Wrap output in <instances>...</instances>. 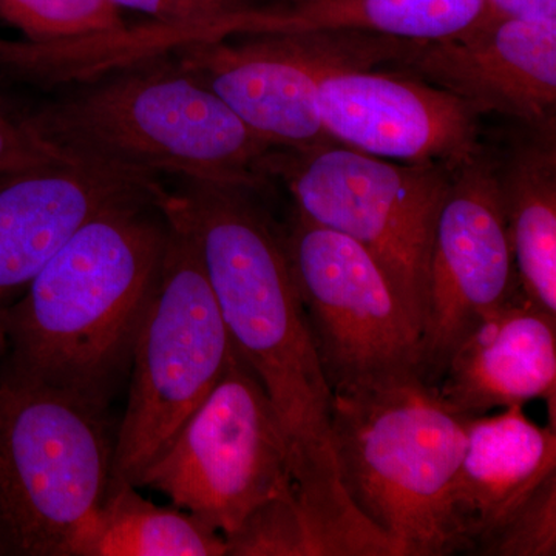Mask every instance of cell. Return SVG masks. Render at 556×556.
I'll list each match as a JSON object with an SVG mask.
<instances>
[{"instance_id": "1", "label": "cell", "mask_w": 556, "mask_h": 556, "mask_svg": "<svg viewBox=\"0 0 556 556\" xmlns=\"http://www.w3.org/2000/svg\"><path fill=\"white\" fill-rule=\"evenodd\" d=\"M167 193L105 207L58 249L2 318V375L109 408L159 277Z\"/></svg>"}, {"instance_id": "2", "label": "cell", "mask_w": 556, "mask_h": 556, "mask_svg": "<svg viewBox=\"0 0 556 556\" xmlns=\"http://www.w3.org/2000/svg\"><path fill=\"white\" fill-rule=\"evenodd\" d=\"M206 274L237 353L265 388L287 438L291 490L316 556H394L351 504L332 445V390L283 244L243 233L218 244Z\"/></svg>"}, {"instance_id": "3", "label": "cell", "mask_w": 556, "mask_h": 556, "mask_svg": "<svg viewBox=\"0 0 556 556\" xmlns=\"http://www.w3.org/2000/svg\"><path fill=\"white\" fill-rule=\"evenodd\" d=\"M39 137L72 159L260 190L273 150L174 51L142 54L31 109Z\"/></svg>"}, {"instance_id": "4", "label": "cell", "mask_w": 556, "mask_h": 556, "mask_svg": "<svg viewBox=\"0 0 556 556\" xmlns=\"http://www.w3.org/2000/svg\"><path fill=\"white\" fill-rule=\"evenodd\" d=\"M467 419L419 371L332 393L340 482L394 556L459 551L453 489Z\"/></svg>"}, {"instance_id": "5", "label": "cell", "mask_w": 556, "mask_h": 556, "mask_svg": "<svg viewBox=\"0 0 556 556\" xmlns=\"http://www.w3.org/2000/svg\"><path fill=\"white\" fill-rule=\"evenodd\" d=\"M108 408L0 372V551L72 556L108 495Z\"/></svg>"}, {"instance_id": "6", "label": "cell", "mask_w": 556, "mask_h": 556, "mask_svg": "<svg viewBox=\"0 0 556 556\" xmlns=\"http://www.w3.org/2000/svg\"><path fill=\"white\" fill-rule=\"evenodd\" d=\"M159 277L139 324L129 399L113 447L110 486L137 485L222 378L233 353L192 233L172 192Z\"/></svg>"}, {"instance_id": "7", "label": "cell", "mask_w": 556, "mask_h": 556, "mask_svg": "<svg viewBox=\"0 0 556 556\" xmlns=\"http://www.w3.org/2000/svg\"><path fill=\"white\" fill-rule=\"evenodd\" d=\"M263 170L287 185L300 215L367 249L422 331L434 223L455 169L396 163L332 142L273 149Z\"/></svg>"}, {"instance_id": "8", "label": "cell", "mask_w": 556, "mask_h": 556, "mask_svg": "<svg viewBox=\"0 0 556 556\" xmlns=\"http://www.w3.org/2000/svg\"><path fill=\"white\" fill-rule=\"evenodd\" d=\"M412 40L376 33L325 30L244 33L172 49L208 89L273 149L332 144L321 127L318 87L346 70L391 65Z\"/></svg>"}, {"instance_id": "9", "label": "cell", "mask_w": 556, "mask_h": 556, "mask_svg": "<svg viewBox=\"0 0 556 556\" xmlns=\"http://www.w3.org/2000/svg\"><path fill=\"white\" fill-rule=\"evenodd\" d=\"M135 486L169 497L225 538L260 504L292 492L283 428L236 346L211 393Z\"/></svg>"}, {"instance_id": "10", "label": "cell", "mask_w": 556, "mask_h": 556, "mask_svg": "<svg viewBox=\"0 0 556 556\" xmlns=\"http://www.w3.org/2000/svg\"><path fill=\"white\" fill-rule=\"evenodd\" d=\"M281 237L332 393L420 372L419 324L367 249L299 212Z\"/></svg>"}, {"instance_id": "11", "label": "cell", "mask_w": 556, "mask_h": 556, "mask_svg": "<svg viewBox=\"0 0 556 556\" xmlns=\"http://www.w3.org/2000/svg\"><path fill=\"white\" fill-rule=\"evenodd\" d=\"M521 291L497 167L485 156L453 170L428 260L420 375L434 386L457 345Z\"/></svg>"}, {"instance_id": "12", "label": "cell", "mask_w": 556, "mask_h": 556, "mask_svg": "<svg viewBox=\"0 0 556 556\" xmlns=\"http://www.w3.org/2000/svg\"><path fill=\"white\" fill-rule=\"evenodd\" d=\"M318 116L336 144L404 164L457 169L481 155L479 113L396 70H346L318 87Z\"/></svg>"}, {"instance_id": "13", "label": "cell", "mask_w": 556, "mask_h": 556, "mask_svg": "<svg viewBox=\"0 0 556 556\" xmlns=\"http://www.w3.org/2000/svg\"><path fill=\"white\" fill-rule=\"evenodd\" d=\"M388 67L455 94L479 115L555 130L556 20L495 14L456 38L415 42Z\"/></svg>"}, {"instance_id": "14", "label": "cell", "mask_w": 556, "mask_h": 556, "mask_svg": "<svg viewBox=\"0 0 556 556\" xmlns=\"http://www.w3.org/2000/svg\"><path fill=\"white\" fill-rule=\"evenodd\" d=\"M164 190L159 177L76 159L0 170V325L87 219L121 201Z\"/></svg>"}, {"instance_id": "15", "label": "cell", "mask_w": 556, "mask_h": 556, "mask_svg": "<svg viewBox=\"0 0 556 556\" xmlns=\"http://www.w3.org/2000/svg\"><path fill=\"white\" fill-rule=\"evenodd\" d=\"M433 387L448 408L468 417L540 399L555 426L556 316L519 291L457 345Z\"/></svg>"}, {"instance_id": "16", "label": "cell", "mask_w": 556, "mask_h": 556, "mask_svg": "<svg viewBox=\"0 0 556 556\" xmlns=\"http://www.w3.org/2000/svg\"><path fill=\"white\" fill-rule=\"evenodd\" d=\"M556 471V428L511 405L468 417L466 447L453 489L459 551H473L508 511Z\"/></svg>"}, {"instance_id": "17", "label": "cell", "mask_w": 556, "mask_h": 556, "mask_svg": "<svg viewBox=\"0 0 556 556\" xmlns=\"http://www.w3.org/2000/svg\"><path fill=\"white\" fill-rule=\"evenodd\" d=\"M497 179L519 289L556 316L555 130L519 142Z\"/></svg>"}, {"instance_id": "18", "label": "cell", "mask_w": 556, "mask_h": 556, "mask_svg": "<svg viewBox=\"0 0 556 556\" xmlns=\"http://www.w3.org/2000/svg\"><path fill=\"white\" fill-rule=\"evenodd\" d=\"M265 31L343 28L412 42L456 38L495 16L485 0H268Z\"/></svg>"}, {"instance_id": "19", "label": "cell", "mask_w": 556, "mask_h": 556, "mask_svg": "<svg viewBox=\"0 0 556 556\" xmlns=\"http://www.w3.org/2000/svg\"><path fill=\"white\" fill-rule=\"evenodd\" d=\"M226 538L181 508L161 507L138 486H109L72 556H225Z\"/></svg>"}, {"instance_id": "20", "label": "cell", "mask_w": 556, "mask_h": 556, "mask_svg": "<svg viewBox=\"0 0 556 556\" xmlns=\"http://www.w3.org/2000/svg\"><path fill=\"white\" fill-rule=\"evenodd\" d=\"M0 21L40 47L110 38L129 27L110 0H0Z\"/></svg>"}, {"instance_id": "21", "label": "cell", "mask_w": 556, "mask_h": 556, "mask_svg": "<svg viewBox=\"0 0 556 556\" xmlns=\"http://www.w3.org/2000/svg\"><path fill=\"white\" fill-rule=\"evenodd\" d=\"M119 10L144 14L169 28L181 46L197 40L255 33L269 3L265 0H110Z\"/></svg>"}, {"instance_id": "22", "label": "cell", "mask_w": 556, "mask_h": 556, "mask_svg": "<svg viewBox=\"0 0 556 556\" xmlns=\"http://www.w3.org/2000/svg\"><path fill=\"white\" fill-rule=\"evenodd\" d=\"M228 556H316L308 526L292 492L269 497L226 536Z\"/></svg>"}, {"instance_id": "23", "label": "cell", "mask_w": 556, "mask_h": 556, "mask_svg": "<svg viewBox=\"0 0 556 556\" xmlns=\"http://www.w3.org/2000/svg\"><path fill=\"white\" fill-rule=\"evenodd\" d=\"M473 552L489 556H555L556 471L508 511Z\"/></svg>"}, {"instance_id": "24", "label": "cell", "mask_w": 556, "mask_h": 556, "mask_svg": "<svg viewBox=\"0 0 556 556\" xmlns=\"http://www.w3.org/2000/svg\"><path fill=\"white\" fill-rule=\"evenodd\" d=\"M5 76L0 73V83ZM31 109L0 84V170L30 169L72 160L39 137Z\"/></svg>"}, {"instance_id": "25", "label": "cell", "mask_w": 556, "mask_h": 556, "mask_svg": "<svg viewBox=\"0 0 556 556\" xmlns=\"http://www.w3.org/2000/svg\"><path fill=\"white\" fill-rule=\"evenodd\" d=\"M496 16L517 20H556V0H485Z\"/></svg>"}, {"instance_id": "26", "label": "cell", "mask_w": 556, "mask_h": 556, "mask_svg": "<svg viewBox=\"0 0 556 556\" xmlns=\"http://www.w3.org/2000/svg\"><path fill=\"white\" fill-rule=\"evenodd\" d=\"M0 556H2V551H0Z\"/></svg>"}]
</instances>
